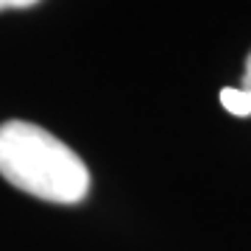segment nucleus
<instances>
[{
  "instance_id": "f257e3e1",
  "label": "nucleus",
  "mask_w": 251,
  "mask_h": 251,
  "mask_svg": "<svg viewBox=\"0 0 251 251\" xmlns=\"http://www.w3.org/2000/svg\"><path fill=\"white\" fill-rule=\"evenodd\" d=\"M0 176L11 187L53 204H78L90 193L84 159L59 137L28 120L0 126Z\"/></svg>"
},
{
  "instance_id": "f03ea898",
  "label": "nucleus",
  "mask_w": 251,
  "mask_h": 251,
  "mask_svg": "<svg viewBox=\"0 0 251 251\" xmlns=\"http://www.w3.org/2000/svg\"><path fill=\"white\" fill-rule=\"evenodd\" d=\"M39 0H0V11L6 9H28V6H36Z\"/></svg>"
},
{
  "instance_id": "7ed1b4c3",
  "label": "nucleus",
  "mask_w": 251,
  "mask_h": 251,
  "mask_svg": "<svg viewBox=\"0 0 251 251\" xmlns=\"http://www.w3.org/2000/svg\"><path fill=\"white\" fill-rule=\"evenodd\" d=\"M240 90H246L251 95V53L249 59H246V70H243V84H240Z\"/></svg>"
}]
</instances>
